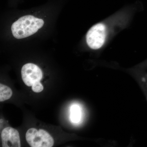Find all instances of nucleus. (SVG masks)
<instances>
[{"mask_svg": "<svg viewBox=\"0 0 147 147\" xmlns=\"http://www.w3.org/2000/svg\"><path fill=\"white\" fill-rule=\"evenodd\" d=\"M82 118V110L80 105L73 104L70 108V119L74 124H79Z\"/></svg>", "mask_w": 147, "mask_h": 147, "instance_id": "6", "label": "nucleus"}, {"mask_svg": "<svg viewBox=\"0 0 147 147\" xmlns=\"http://www.w3.org/2000/svg\"><path fill=\"white\" fill-rule=\"evenodd\" d=\"M12 92L10 88L3 85L0 84V101L3 102L8 100L11 97Z\"/></svg>", "mask_w": 147, "mask_h": 147, "instance_id": "7", "label": "nucleus"}, {"mask_svg": "<svg viewBox=\"0 0 147 147\" xmlns=\"http://www.w3.org/2000/svg\"><path fill=\"white\" fill-rule=\"evenodd\" d=\"M21 76L24 84L28 86H32L35 82L40 81L42 79V71L36 65L27 63L22 67Z\"/></svg>", "mask_w": 147, "mask_h": 147, "instance_id": "4", "label": "nucleus"}, {"mask_svg": "<svg viewBox=\"0 0 147 147\" xmlns=\"http://www.w3.org/2000/svg\"><path fill=\"white\" fill-rule=\"evenodd\" d=\"M32 88L35 92L39 93L43 90V86L40 83V81H37L33 84Z\"/></svg>", "mask_w": 147, "mask_h": 147, "instance_id": "9", "label": "nucleus"}, {"mask_svg": "<svg viewBox=\"0 0 147 147\" xmlns=\"http://www.w3.org/2000/svg\"><path fill=\"white\" fill-rule=\"evenodd\" d=\"M135 7L134 5L127 6L91 27L86 35L88 47L93 50L105 47L113 37L129 25Z\"/></svg>", "mask_w": 147, "mask_h": 147, "instance_id": "1", "label": "nucleus"}, {"mask_svg": "<svg viewBox=\"0 0 147 147\" xmlns=\"http://www.w3.org/2000/svg\"><path fill=\"white\" fill-rule=\"evenodd\" d=\"M2 144L3 147H20L21 141L19 132L15 129L7 127L1 133Z\"/></svg>", "mask_w": 147, "mask_h": 147, "instance_id": "5", "label": "nucleus"}, {"mask_svg": "<svg viewBox=\"0 0 147 147\" xmlns=\"http://www.w3.org/2000/svg\"><path fill=\"white\" fill-rule=\"evenodd\" d=\"M42 19L32 15L22 16L11 26L13 36L17 39H22L36 33L44 25Z\"/></svg>", "mask_w": 147, "mask_h": 147, "instance_id": "2", "label": "nucleus"}, {"mask_svg": "<svg viewBox=\"0 0 147 147\" xmlns=\"http://www.w3.org/2000/svg\"><path fill=\"white\" fill-rule=\"evenodd\" d=\"M140 77V83L144 90L147 98V73L138 72Z\"/></svg>", "mask_w": 147, "mask_h": 147, "instance_id": "8", "label": "nucleus"}, {"mask_svg": "<svg viewBox=\"0 0 147 147\" xmlns=\"http://www.w3.org/2000/svg\"><path fill=\"white\" fill-rule=\"evenodd\" d=\"M26 137L28 144L32 147H51L54 144L52 136L43 129L38 131L35 128L30 129L26 133Z\"/></svg>", "mask_w": 147, "mask_h": 147, "instance_id": "3", "label": "nucleus"}]
</instances>
